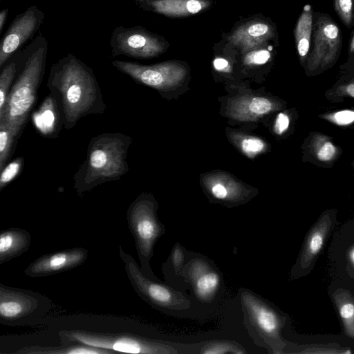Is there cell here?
I'll return each mask as SVG.
<instances>
[{
  "mask_svg": "<svg viewBox=\"0 0 354 354\" xmlns=\"http://www.w3.org/2000/svg\"><path fill=\"white\" fill-rule=\"evenodd\" d=\"M345 92L348 93L350 96L354 97V83L350 84L346 86L345 88Z\"/></svg>",
  "mask_w": 354,
  "mask_h": 354,
  "instance_id": "74e56055",
  "label": "cell"
},
{
  "mask_svg": "<svg viewBox=\"0 0 354 354\" xmlns=\"http://www.w3.org/2000/svg\"><path fill=\"white\" fill-rule=\"evenodd\" d=\"M131 136L119 132L93 137L86 157L73 176V187L80 197L107 182L120 180L129 171L127 161Z\"/></svg>",
  "mask_w": 354,
  "mask_h": 354,
  "instance_id": "3957f363",
  "label": "cell"
},
{
  "mask_svg": "<svg viewBox=\"0 0 354 354\" xmlns=\"http://www.w3.org/2000/svg\"><path fill=\"white\" fill-rule=\"evenodd\" d=\"M88 256V250L82 247L45 254L30 263L24 273L32 278L54 275L80 266Z\"/></svg>",
  "mask_w": 354,
  "mask_h": 354,
  "instance_id": "5bb4252c",
  "label": "cell"
},
{
  "mask_svg": "<svg viewBox=\"0 0 354 354\" xmlns=\"http://www.w3.org/2000/svg\"><path fill=\"white\" fill-rule=\"evenodd\" d=\"M44 18V12L35 5L14 18L0 43V67L35 35Z\"/></svg>",
  "mask_w": 354,
  "mask_h": 354,
  "instance_id": "7c38bea8",
  "label": "cell"
},
{
  "mask_svg": "<svg viewBox=\"0 0 354 354\" xmlns=\"http://www.w3.org/2000/svg\"><path fill=\"white\" fill-rule=\"evenodd\" d=\"M349 50L351 53H354V35L351 39Z\"/></svg>",
  "mask_w": 354,
  "mask_h": 354,
  "instance_id": "f35d334b",
  "label": "cell"
},
{
  "mask_svg": "<svg viewBox=\"0 0 354 354\" xmlns=\"http://www.w3.org/2000/svg\"><path fill=\"white\" fill-rule=\"evenodd\" d=\"M0 1H1V0H0Z\"/></svg>",
  "mask_w": 354,
  "mask_h": 354,
  "instance_id": "ab89813d",
  "label": "cell"
},
{
  "mask_svg": "<svg viewBox=\"0 0 354 354\" xmlns=\"http://www.w3.org/2000/svg\"><path fill=\"white\" fill-rule=\"evenodd\" d=\"M346 259L349 266L354 269V245H351L346 251Z\"/></svg>",
  "mask_w": 354,
  "mask_h": 354,
  "instance_id": "e575fe53",
  "label": "cell"
},
{
  "mask_svg": "<svg viewBox=\"0 0 354 354\" xmlns=\"http://www.w3.org/2000/svg\"><path fill=\"white\" fill-rule=\"evenodd\" d=\"M188 251L179 243L172 248L167 261L165 263L172 267L174 272L181 277L182 272L187 259Z\"/></svg>",
  "mask_w": 354,
  "mask_h": 354,
  "instance_id": "4316f807",
  "label": "cell"
},
{
  "mask_svg": "<svg viewBox=\"0 0 354 354\" xmlns=\"http://www.w3.org/2000/svg\"><path fill=\"white\" fill-rule=\"evenodd\" d=\"M0 232V265L22 255L29 249L31 235L28 231L9 227Z\"/></svg>",
  "mask_w": 354,
  "mask_h": 354,
  "instance_id": "d6986e66",
  "label": "cell"
},
{
  "mask_svg": "<svg viewBox=\"0 0 354 354\" xmlns=\"http://www.w3.org/2000/svg\"><path fill=\"white\" fill-rule=\"evenodd\" d=\"M8 14V8H4L0 12V32H1L6 22Z\"/></svg>",
  "mask_w": 354,
  "mask_h": 354,
  "instance_id": "d590c367",
  "label": "cell"
},
{
  "mask_svg": "<svg viewBox=\"0 0 354 354\" xmlns=\"http://www.w3.org/2000/svg\"><path fill=\"white\" fill-rule=\"evenodd\" d=\"M313 43L308 67L314 70L331 64L341 47V34L336 24L328 17L318 18L313 30Z\"/></svg>",
  "mask_w": 354,
  "mask_h": 354,
  "instance_id": "4fadbf2b",
  "label": "cell"
},
{
  "mask_svg": "<svg viewBox=\"0 0 354 354\" xmlns=\"http://www.w3.org/2000/svg\"><path fill=\"white\" fill-rule=\"evenodd\" d=\"M127 276L136 293L153 308L162 310H183L190 308L191 301L180 292L147 277L134 258L118 247Z\"/></svg>",
  "mask_w": 354,
  "mask_h": 354,
  "instance_id": "ba28073f",
  "label": "cell"
},
{
  "mask_svg": "<svg viewBox=\"0 0 354 354\" xmlns=\"http://www.w3.org/2000/svg\"><path fill=\"white\" fill-rule=\"evenodd\" d=\"M214 65L216 70L221 71L227 66L228 63L225 59L219 58L214 60Z\"/></svg>",
  "mask_w": 354,
  "mask_h": 354,
  "instance_id": "8d00e7d4",
  "label": "cell"
},
{
  "mask_svg": "<svg viewBox=\"0 0 354 354\" xmlns=\"http://www.w3.org/2000/svg\"><path fill=\"white\" fill-rule=\"evenodd\" d=\"M46 86L67 130L81 118L102 114L106 109L93 69L70 53L51 66Z\"/></svg>",
  "mask_w": 354,
  "mask_h": 354,
  "instance_id": "6da1fadb",
  "label": "cell"
},
{
  "mask_svg": "<svg viewBox=\"0 0 354 354\" xmlns=\"http://www.w3.org/2000/svg\"><path fill=\"white\" fill-rule=\"evenodd\" d=\"M290 123L288 116L283 113H280L275 120L274 131L278 135H281L288 128Z\"/></svg>",
  "mask_w": 354,
  "mask_h": 354,
  "instance_id": "836d02e7",
  "label": "cell"
},
{
  "mask_svg": "<svg viewBox=\"0 0 354 354\" xmlns=\"http://www.w3.org/2000/svg\"><path fill=\"white\" fill-rule=\"evenodd\" d=\"M335 8L344 24L350 26L353 19V0H335Z\"/></svg>",
  "mask_w": 354,
  "mask_h": 354,
  "instance_id": "f546056e",
  "label": "cell"
},
{
  "mask_svg": "<svg viewBox=\"0 0 354 354\" xmlns=\"http://www.w3.org/2000/svg\"><path fill=\"white\" fill-rule=\"evenodd\" d=\"M328 118L338 125H348L354 122V111H340L328 115Z\"/></svg>",
  "mask_w": 354,
  "mask_h": 354,
  "instance_id": "d6a6232c",
  "label": "cell"
},
{
  "mask_svg": "<svg viewBox=\"0 0 354 354\" xmlns=\"http://www.w3.org/2000/svg\"><path fill=\"white\" fill-rule=\"evenodd\" d=\"M180 345L187 348L184 353L198 354H244L245 348L239 342L232 340H209L194 344Z\"/></svg>",
  "mask_w": 354,
  "mask_h": 354,
  "instance_id": "44dd1931",
  "label": "cell"
},
{
  "mask_svg": "<svg viewBox=\"0 0 354 354\" xmlns=\"http://www.w3.org/2000/svg\"><path fill=\"white\" fill-rule=\"evenodd\" d=\"M48 41L39 34L17 54L21 71L10 91L0 122H5L18 140L34 107L45 73Z\"/></svg>",
  "mask_w": 354,
  "mask_h": 354,
  "instance_id": "7a4b0ae2",
  "label": "cell"
},
{
  "mask_svg": "<svg viewBox=\"0 0 354 354\" xmlns=\"http://www.w3.org/2000/svg\"><path fill=\"white\" fill-rule=\"evenodd\" d=\"M273 37V28L269 24L253 21L240 26L227 40L229 45L245 53L263 47Z\"/></svg>",
  "mask_w": 354,
  "mask_h": 354,
  "instance_id": "9a60e30c",
  "label": "cell"
},
{
  "mask_svg": "<svg viewBox=\"0 0 354 354\" xmlns=\"http://www.w3.org/2000/svg\"><path fill=\"white\" fill-rule=\"evenodd\" d=\"M332 221L326 215L313 227L306 238L299 258L291 272V277L296 278L301 275L307 268L311 266L319 253L326 240L331 228Z\"/></svg>",
  "mask_w": 354,
  "mask_h": 354,
  "instance_id": "2e32d148",
  "label": "cell"
},
{
  "mask_svg": "<svg viewBox=\"0 0 354 354\" xmlns=\"http://www.w3.org/2000/svg\"><path fill=\"white\" fill-rule=\"evenodd\" d=\"M17 140L5 122H0V171L12 156Z\"/></svg>",
  "mask_w": 354,
  "mask_h": 354,
  "instance_id": "484cf974",
  "label": "cell"
},
{
  "mask_svg": "<svg viewBox=\"0 0 354 354\" xmlns=\"http://www.w3.org/2000/svg\"><path fill=\"white\" fill-rule=\"evenodd\" d=\"M181 277L190 284L196 298L203 303H211L222 284L221 273L213 261L203 255L189 252Z\"/></svg>",
  "mask_w": 354,
  "mask_h": 354,
  "instance_id": "30bf717a",
  "label": "cell"
},
{
  "mask_svg": "<svg viewBox=\"0 0 354 354\" xmlns=\"http://www.w3.org/2000/svg\"><path fill=\"white\" fill-rule=\"evenodd\" d=\"M241 147L248 156H254L263 150L265 144L259 138L249 137L242 140Z\"/></svg>",
  "mask_w": 354,
  "mask_h": 354,
  "instance_id": "4dcf8cb0",
  "label": "cell"
},
{
  "mask_svg": "<svg viewBox=\"0 0 354 354\" xmlns=\"http://www.w3.org/2000/svg\"><path fill=\"white\" fill-rule=\"evenodd\" d=\"M313 29V14L310 5H306L300 15L295 30V37L299 55L306 57L308 53Z\"/></svg>",
  "mask_w": 354,
  "mask_h": 354,
  "instance_id": "7402d4cb",
  "label": "cell"
},
{
  "mask_svg": "<svg viewBox=\"0 0 354 354\" xmlns=\"http://www.w3.org/2000/svg\"><path fill=\"white\" fill-rule=\"evenodd\" d=\"M111 64L136 82L160 90L178 83L186 74L185 68L175 62L143 65L129 61L115 60Z\"/></svg>",
  "mask_w": 354,
  "mask_h": 354,
  "instance_id": "8fae6325",
  "label": "cell"
},
{
  "mask_svg": "<svg viewBox=\"0 0 354 354\" xmlns=\"http://www.w3.org/2000/svg\"><path fill=\"white\" fill-rule=\"evenodd\" d=\"M24 163L23 157H19L8 165L1 171L0 192L21 173Z\"/></svg>",
  "mask_w": 354,
  "mask_h": 354,
  "instance_id": "83f0119b",
  "label": "cell"
},
{
  "mask_svg": "<svg viewBox=\"0 0 354 354\" xmlns=\"http://www.w3.org/2000/svg\"><path fill=\"white\" fill-rule=\"evenodd\" d=\"M314 151L317 158L322 162L332 160L337 153L335 146L327 140H319L315 145Z\"/></svg>",
  "mask_w": 354,
  "mask_h": 354,
  "instance_id": "f1b7e54d",
  "label": "cell"
},
{
  "mask_svg": "<svg viewBox=\"0 0 354 354\" xmlns=\"http://www.w3.org/2000/svg\"><path fill=\"white\" fill-rule=\"evenodd\" d=\"M335 304L346 334L354 339V299L343 292L335 297Z\"/></svg>",
  "mask_w": 354,
  "mask_h": 354,
  "instance_id": "cb8c5ba5",
  "label": "cell"
},
{
  "mask_svg": "<svg viewBox=\"0 0 354 354\" xmlns=\"http://www.w3.org/2000/svg\"><path fill=\"white\" fill-rule=\"evenodd\" d=\"M134 1H136V0H134Z\"/></svg>",
  "mask_w": 354,
  "mask_h": 354,
  "instance_id": "60d3db41",
  "label": "cell"
},
{
  "mask_svg": "<svg viewBox=\"0 0 354 354\" xmlns=\"http://www.w3.org/2000/svg\"><path fill=\"white\" fill-rule=\"evenodd\" d=\"M47 296L29 290L0 283V323L8 326L39 324L53 308Z\"/></svg>",
  "mask_w": 354,
  "mask_h": 354,
  "instance_id": "52a82bcc",
  "label": "cell"
},
{
  "mask_svg": "<svg viewBox=\"0 0 354 354\" xmlns=\"http://www.w3.org/2000/svg\"><path fill=\"white\" fill-rule=\"evenodd\" d=\"M21 354H110L114 351L80 343H63L59 346L31 345L16 352Z\"/></svg>",
  "mask_w": 354,
  "mask_h": 354,
  "instance_id": "ffe728a7",
  "label": "cell"
},
{
  "mask_svg": "<svg viewBox=\"0 0 354 354\" xmlns=\"http://www.w3.org/2000/svg\"><path fill=\"white\" fill-rule=\"evenodd\" d=\"M17 59L10 61L2 69L0 75V115L4 111L10 88L17 71Z\"/></svg>",
  "mask_w": 354,
  "mask_h": 354,
  "instance_id": "d4e9b609",
  "label": "cell"
},
{
  "mask_svg": "<svg viewBox=\"0 0 354 354\" xmlns=\"http://www.w3.org/2000/svg\"><path fill=\"white\" fill-rule=\"evenodd\" d=\"M63 343H80L115 352L147 354H178L169 342L149 339L130 333H107L85 329H66L59 332Z\"/></svg>",
  "mask_w": 354,
  "mask_h": 354,
  "instance_id": "8992f818",
  "label": "cell"
},
{
  "mask_svg": "<svg viewBox=\"0 0 354 354\" xmlns=\"http://www.w3.org/2000/svg\"><path fill=\"white\" fill-rule=\"evenodd\" d=\"M139 7L146 10L171 17H187L206 9L207 0H136Z\"/></svg>",
  "mask_w": 354,
  "mask_h": 354,
  "instance_id": "e0dca14e",
  "label": "cell"
},
{
  "mask_svg": "<svg viewBox=\"0 0 354 354\" xmlns=\"http://www.w3.org/2000/svg\"><path fill=\"white\" fill-rule=\"evenodd\" d=\"M245 328L253 343L270 353L281 354L286 345L281 330L286 317L274 305L251 290H239Z\"/></svg>",
  "mask_w": 354,
  "mask_h": 354,
  "instance_id": "277c9868",
  "label": "cell"
},
{
  "mask_svg": "<svg viewBox=\"0 0 354 354\" xmlns=\"http://www.w3.org/2000/svg\"><path fill=\"white\" fill-rule=\"evenodd\" d=\"M157 210L158 204L153 197L141 194L130 204L126 218L135 241L142 272L151 279L160 281L150 266L155 245L166 231L158 217Z\"/></svg>",
  "mask_w": 354,
  "mask_h": 354,
  "instance_id": "5b68a950",
  "label": "cell"
},
{
  "mask_svg": "<svg viewBox=\"0 0 354 354\" xmlns=\"http://www.w3.org/2000/svg\"><path fill=\"white\" fill-rule=\"evenodd\" d=\"M32 120L42 136L55 138L58 136L63 123L56 101L50 93L32 114Z\"/></svg>",
  "mask_w": 354,
  "mask_h": 354,
  "instance_id": "ac0fdd59",
  "label": "cell"
},
{
  "mask_svg": "<svg viewBox=\"0 0 354 354\" xmlns=\"http://www.w3.org/2000/svg\"><path fill=\"white\" fill-rule=\"evenodd\" d=\"M273 107V103L266 97L243 98L236 102L233 113L238 118H254L270 112Z\"/></svg>",
  "mask_w": 354,
  "mask_h": 354,
  "instance_id": "603a6c76",
  "label": "cell"
},
{
  "mask_svg": "<svg viewBox=\"0 0 354 354\" xmlns=\"http://www.w3.org/2000/svg\"><path fill=\"white\" fill-rule=\"evenodd\" d=\"M269 51L265 50H254L248 53L244 62L248 64H263L270 58Z\"/></svg>",
  "mask_w": 354,
  "mask_h": 354,
  "instance_id": "1f68e13d",
  "label": "cell"
},
{
  "mask_svg": "<svg viewBox=\"0 0 354 354\" xmlns=\"http://www.w3.org/2000/svg\"><path fill=\"white\" fill-rule=\"evenodd\" d=\"M113 57L124 55L136 59L158 56L166 48L165 42L156 34L141 26L115 27L110 38Z\"/></svg>",
  "mask_w": 354,
  "mask_h": 354,
  "instance_id": "9c48e42d",
  "label": "cell"
}]
</instances>
